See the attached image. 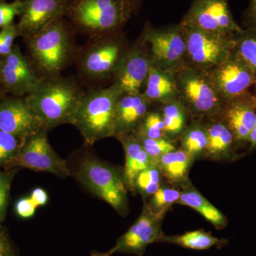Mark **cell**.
<instances>
[{
  "instance_id": "6da1fadb",
  "label": "cell",
  "mask_w": 256,
  "mask_h": 256,
  "mask_svg": "<svg viewBox=\"0 0 256 256\" xmlns=\"http://www.w3.org/2000/svg\"><path fill=\"white\" fill-rule=\"evenodd\" d=\"M74 31L70 23L62 18L24 38L28 58L40 78L62 76L69 64L76 58L78 50L76 46Z\"/></svg>"
},
{
  "instance_id": "7a4b0ae2",
  "label": "cell",
  "mask_w": 256,
  "mask_h": 256,
  "mask_svg": "<svg viewBox=\"0 0 256 256\" xmlns=\"http://www.w3.org/2000/svg\"><path fill=\"white\" fill-rule=\"evenodd\" d=\"M84 94L76 80L60 76L42 78L36 88L25 97L48 130L60 124H74Z\"/></svg>"
},
{
  "instance_id": "3957f363",
  "label": "cell",
  "mask_w": 256,
  "mask_h": 256,
  "mask_svg": "<svg viewBox=\"0 0 256 256\" xmlns=\"http://www.w3.org/2000/svg\"><path fill=\"white\" fill-rule=\"evenodd\" d=\"M132 14L126 0H69L66 16L76 31L92 37L120 32Z\"/></svg>"
},
{
  "instance_id": "277c9868",
  "label": "cell",
  "mask_w": 256,
  "mask_h": 256,
  "mask_svg": "<svg viewBox=\"0 0 256 256\" xmlns=\"http://www.w3.org/2000/svg\"><path fill=\"white\" fill-rule=\"evenodd\" d=\"M121 92L114 86L84 92L73 126L88 146L114 137L118 101Z\"/></svg>"
},
{
  "instance_id": "5b68a950",
  "label": "cell",
  "mask_w": 256,
  "mask_h": 256,
  "mask_svg": "<svg viewBox=\"0 0 256 256\" xmlns=\"http://www.w3.org/2000/svg\"><path fill=\"white\" fill-rule=\"evenodd\" d=\"M173 73L178 99L184 106L188 116L200 120L220 118L226 104L208 74L186 64Z\"/></svg>"
},
{
  "instance_id": "8992f818",
  "label": "cell",
  "mask_w": 256,
  "mask_h": 256,
  "mask_svg": "<svg viewBox=\"0 0 256 256\" xmlns=\"http://www.w3.org/2000/svg\"><path fill=\"white\" fill-rule=\"evenodd\" d=\"M90 38L77 54L78 73L92 82L114 78L129 46L124 35L120 32Z\"/></svg>"
},
{
  "instance_id": "52a82bcc",
  "label": "cell",
  "mask_w": 256,
  "mask_h": 256,
  "mask_svg": "<svg viewBox=\"0 0 256 256\" xmlns=\"http://www.w3.org/2000/svg\"><path fill=\"white\" fill-rule=\"evenodd\" d=\"M76 176L86 188L110 205L119 214H128V190L122 168L89 156L80 162Z\"/></svg>"
},
{
  "instance_id": "ba28073f",
  "label": "cell",
  "mask_w": 256,
  "mask_h": 256,
  "mask_svg": "<svg viewBox=\"0 0 256 256\" xmlns=\"http://www.w3.org/2000/svg\"><path fill=\"white\" fill-rule=\"evenodd\" d=\"M186 42L185 64L208 74L232 54L235 35L204 31L180 23Z\"/></svg>"
},
{
  "instance_id": "9c48e42d",
  "label": "cell",
  "mask_w": 256,
  "mask_h": 256,
  "mask_svg": "<svg viewBox=\"0 0 256 256\" xmlns=\"http://www.w3.org/2000/svg\"><path fill=\"white\" fill-rule=\"evenodd\" d=\"M140 38L148 46L153 66L173 72L185 64L186 42L180 24L153 28L146 22Z\"/></svg>"
},
{
  "instance_id": "30bf717a",
  "label": "cell",
  "mask_w": 256,
  "mask_h": 256,
  "mask_svg": "<svg viewBox=\"0 0 256 256\" xmlns=\"http://www.w3.org/2000/svg\"><path fill=\"white\" fill-rule=\"evenodd\" d=\"M180 23L224 34L235 35L244 30L234 20L228 0H192Z\"/></svg>"
},
{
  "instance_id": "8fae6325",
  "label": "cell",
  "mask_w": 256,
  "mask_h": 256,
  "mask_svg": "<svg viewBox=\"0 0 256 256\" xmlns=\"http://www.w3.org/2000/svg\"><path fill=\"white\" fill-rule=\"evenodd\" d=\"M47 132L48 130L44 128L24 139L14 162L18 166L52 173L60 178L72 176L66 162L50 146Z\"/></svg>"
},
{
  "instance_id": "7c38bea8",
  "label": "cell",
  "mask_w": 256,
  "mask_h": 256,
  "mask_svg": "<svg viewBox=\"0 0 256 256\" xmlns=\"http://www.w3.org/2000/svg\"><path fill=\"white\" fill-rule=\"evenodd\" d=\"M208 74L226 104L250 92L256 82V74L234 52Z\"/></svg>"
},
{
  "instance_id": "4fadbf2b",
  "label": "cell",
  "mask_w": 256,
  "mask_h": 256,
  "mask_svg": "<svg viewBox=\"0 0 256 256\" xmlns=\"http://www.w3.org/2000/svg\"><path fill=\"white\" fill-rule=\"evenodd\" d=\"M32 64L14 44L9 54L0 56V82L10 95L24 97L42 82Z\"/></svg>"
},
{
  "instance_id": "5bb4252c",
  "label": "cell",
  "mask_w": 256,
  "mask_h": 256,
  "mask_svg": "<svg viewBox=\"0 0 256 256\" xmlns=\"http://www.w3.org/2000/svg\"><path fill=\"white\" fill-rule=\"evenodd\" d=\"M165 213L154 214L144 202L142 213L127 232L116 242V252L142 256L146 247L160 242L163 236L162 224Z\"/></svg>"
},
{
  "instance_id": "9a60e30c",
  "label": "cell",
  "mask_w": 256,
  "mask_h": 256,
  "mask_svg": "<svg viewBox=\"0 0 256 256\" xmlns=\"http://www.w3.org/2000/svg\"><path fill=\"white\" fill-rule=\"evenodd\" d=\"M151 66L149 50L140 37L136 43L128 46L114 74L112 85L121 94L142 92Z\"/></svg>"
},
{
  "instance_id": "2e32d148",
  "label": "cell",
  "mask_w": 256,
  "mask_h": 256,
  "mask_svg": "<svg viewBox=\"0 0 256 256\" xmlns=\"http://www.w3.org/2000/svg\"><path fill=\"white\" fill-rule=\"evenodd\" d=\"M45 128L26 97L6 96L0 100V130L24 140Z\"/></svg>"
},
{
  "instance_id": "e0dca14e",
  "label": "cell",
  "mask_w": 256,
  "mask_h": 256,
  "mask_svg": "<svg viewBox=\"0 0 256 256\" xmlns=\"http://www.w3.org/2000/svg\"><path fill=\"white\" fill-rule=\"evenodd\" d=\"M24 6L18 26L24 38L35 34L54 22L64 18L67 0H24Z\"/></svg>"
},
{
  "instance_id": "ac0fdd59",
  "label": "cell",
  "mask_w": 256,
  "mask_h": 256,
  "mask_svg": "<svg viewBox=\"0 0 256 256\" xmlns=\"http://www.w3.org/2000/svg\"><path fill=\"white\" fill-rule=\"evenodd\" d=\"M233 132L238 144L248 142L256 124V100L250 92L227 102L220 118Z\"/></svg>"
},
{
  "instance_id": "d6986e66",
  "label": "cell",
  "mask_w": 256,
  "mask_h": 256,
  "mask_svg": "<svg viewBox=\"0 0 256 256\" xmlns=\"http://www.w3.org/2000/svg\"><path fill=\"white\" fill-rule=\"evenodd\" d=\"M152 104L142 92L121 94L117 104L114 137L134 132L151 110Z\"/></svg>"
},
{
  "instance_id": "ffe728a7",
  "label": "cell",
  "mask_w": 256,
  "mask_h": 256,
  "mask_svg": "<svg viewBox=\"0 0 256 256\" xmlns=\"http://www.w3.org/2000/svg\"><path fill=\"white\" fill-rule=\"evenodd\" d=\"M116 138L124 146L126 156L124 168V183L128 190L134 193V180L141 172L151 164L150 158L139 140L132 134H122Z\"/></svg>"
},
{
  "instance_id": "44dd1931",
  "label": "cell",
  "mask_w": 256,
  "mask_h": 256,
  "mask_svg": "<svg viewBox=\"0 0 256 256\" xmlns=\"http://www.w3.org/2000/svg\"><path fill=\"white\" fill-rule=\"evenodd\" d=\"M181 188L180 198L176 204L193 208L217 230H222L227 226L228 220L226 216L204 196L190 180Z\"/></svg>"
},
{
  "instance_id": "7402d4cb",
  "label": "cell",
  "mask_w": 256,
  "mask_h": 256,
  "mask_svg": "<svg viewBox=\"0 0 256 256\" xmlns=\"http://www.w3.org/2000/svg\"><path fill=\"white\" fill-rule=\"evenodd\" d=\"M205 128L208 142L204 156L214 160L228 159L238 144L230 128L220 118L212 119Z\"/></svg>"
},
{
  "instance_id": "603a6c76",
  "label": "cell",
  "mask_w": 256,
  "mask_h": 256,
  "mask_svg": "<svg viewBox=\"0 0 256 256\" xmlns=\"http://www.w3.org/2000/svg\"><path fill=\"white\" fill-rule=\"evenodd\" d=\"M195 160L186 152L176 149L162 156L156 164L162 175L168 182L176 188H181L188 182V173Z\"/></svg>"
},
{
  "instance_id": "cb8c5ba5",
  "label": "cell",
  "mask_w": 256,
  "mask_h": 256,
  "mask_svg": "<svg viewBox=\"0 0 256 256\" xmlns=\"http://www.w3.org/2000/svg\"><path fill=\"white\" fill-rule=\"evenodd\" d=\"M142 94L152 104L178 98L174 73L152 66Z\"/></svg>"
},
{
  "instance_id": "d4e9b609",
  "label": "cell",
  "mask_w": 256,
  "mask_h": 256,
  "mask_svg": "<svg viewBox=\"0 0 256 256\" xmlns=\"http://www.w3.org/2000/svg\"><path fill=\"white\" fill-rule=\"evenodd\" d=\"M160 242L174 244L192 250H205L214 246L220 248L226 245L228 242L227 239H220L214 236L210 232H205L204 229H198L181 235H164Z\"/></svg>"
},
{
  "instance_id": "484cf974",
  "label": "cell",
  "mask_w": 256,
  "mask_h": 256,
  "mask_svg": "<svg viewBox=\"0 0 256 256\" xmlns=\"http://www.w3.org/2000/svg\"><path fill=\"white\" fill-rule=\"evenodd\" d=\"M164 124L166 137L175 140L182 134L188 122V114L183 104L178 98L161 104L160 111Z\"/></svg>"
},
{
  "instance_id": "4316f807",
  "label": "cell",
  "mask_w": 256,
  "mask_h": 256,
  "mask_svg": "<svg viewBox=\"0 0 256 256\" xmlns=\"http://www.w3.org/2000/svg\"><path fill=\"white\" fill-rule=\"evenodd\" d=\"M180 140L182 149L195 160L204 156L208 142L205 124L194 122L188 126L180 136Z\"/></svg>"
},
{
  "instance_id": "83f0119b",
  "label": "cell",
  "mask_w": 256,
  "mask_h": 256,
  "mask_svg": "<svg viewBox=\"0 0 256 256\" xmlns=\"http://www.w3.org/2000/svg\"><path fill=\"white\" fill-rule=\"evenodd\" d=\"M234 52L256 76V30H246L235 35Z\"/></svg>"
},
{
  "instance_id": "f1b7e54d",
  "label": "cell",
  "mask_w": 256,
  "mask_h": 256,
  "mask_svg": "<svg viewBox=\"0 0 256 256\" xmlns=\"http://www.w3.org/2000/svg\"><path fill=\"white\" fill-rule=\"evenodd\" d=\"M162 175L156 163H151L146 170L141 172L134 180V193L142 196L144 201L150 198L162 185Z\"/></svg>"
},
{
  "instance_id": "f546056e",
  "label": "cell",
  "mask_w": 256,
  "mask_h": 256,
  "mask_svg": "<svg viewBox=\"0 0 256 256\" xmlns=\"http://www.w3.org/2000/svg\"><path fill=\"white\" fill-rule=\"evenodd\" d=\"M180 193L181 191L178 188L170 184H162L160 188L154 192V194L150 197L149 201L146 202L153 213L166 214L172 204L178 202L180 198Z\"/></svg>"
},
{
  "instance_id": "4dcf8cb0",
  "label": "cell",
  "mask_w": 256,
  "mask_h": 256,
  "mask_svg": "<svg viewBox=\"0 0 256 256\" xmlns=\"http://www.w3.org/2000/svg\"><path fill=\"white\" fill-rule=\"evenodd\" d=\"M132 134L137 137L150 139L166 138L164 122L160 111H150Z\"/></svg>"
},
{
  "instance_id": "1f68e13d",
  "label": "cell",
  "mask_w": 256,
  "mask_h": 256,
  "mask_svg": "<svg viewBox=\"0 0 256 256\" xmlns=\"http://www.w3.org/2000/svg\"><path fill=\"white\" fill-rule=\"evenodd\" d=\"M136 137L142 144L144 150L150 158L152 163L158 162V160L162 156L169 152L178 149L174 140H172L168 138L150 139V138L137 137V136Z\"/></svg>"
},
{
  "instance_id": "d6a6232c",
  "label": "cell",
  "mask_w": 256,
  "mask_h": 256,
  "mask_svg": "<svg viewBox=\"0 0 256 256\" xmlns=\"http://www.w3.org/2000/svg\"><path fill=\"white\" fill-rule=\"evenodd\" d=\"M22 142V140L0 130V165L14 162Z\"/></svg>"
},
{
  "instance_id": "836d02e7",
  "label": "cell",
  "mask_w": 256,
  "mask_h": 256,
  "mask_svg": "<svg viewBox=\"0 0 256 256\" xmlns=\"http://www.w3.org/2000/svg\"><path fill=\"white\" fill-rule=\"evenodd\" d=\"M24 6V0H14L12 2L0 1V28L12 24L15 16L21 15Z\"/></svg>"
},
{
  "instance_id": "e575fe53",
  "label": "cell",
  "mask_w": 256,
  "mask_h": 256,
  "mask_svg": "<svg viewBox=\"0 0 256 256\" xmlns=\"http://www.w3.org/2000/svg\"><path fill=\"white\" fill-rule=\"evenodd\" d=\"M11 186V176L0 172V222L4 220Z\"/></svg>"
},
{
  "instance_id": "d590c367",
  "label": "cell",
  "mask_w": 256,
  "mask_h": 256,
  "mask_svg": "<svg viewBox=\"0 0 256 256\" xmlns=\"http://www.w3.org/2000/svg\"><path fill=\"white\" fill-rule=\"evenodd\" d=\"M37 207L30 197L20 198L16 204V212L23 218H31L34 215Z\"/></svg>"
},
{
  "instance_id": "8d00e7d4",
  "label": "cell",
  "mask_w": 256,
  "mask_h": 256,
  "mask_svg": "<svg viewBox=\"0 0 256 256\" xmlns=\"http://www.w3.org/2000/svg\"><path fill=\"white\" fill-rule=\"evenodd\" d=\"M242 24L246 30H256V0H249L248 6L242 15Z\"/></svg>"
},
{
  "instance_id": "74e56055",
  "label": "cell",
  "mask_w": 256,
  "mask_h": 256,
  "mask_svg": "<svg viewBox=\"0 0 256 256\" xmlns=\"http://www.w3.org/2000/svg\"><path fill=\"white\" fill-rule=\"evenodd\" d=\"M18 35V26L15 24L12 23L8 26L1 28L0 31V42L4 46L12 48L14 46V40Z\"/></svg>"
},
{
  "instance_id": "f35d334b",
  "label": "cell",
  "mask_w": 256,
  "mask_h": 256,
  "mask_svg": "<svg viewBox=\"0 0 256 256\" xmlns=\"http://www.w3.org/2000/svg\"><path fill=\"white\" fill-rule=\"evenodd\" d=\"M0 256H18L11 240L0 226Z\"/></svg>"
},
{
  "instance_id": "ab89813d",
  "label": "cell",
  "mask_w": 256,
  "mask_h": 256,
  "mask_svg": "<svg viewBox=\"0 0 256 256\" xmlns=\"http://www.w3.org/2000/svg\"><path fill=\"white\" fill-rule=\"evenodd\" d=\"M30 198L36 207L44 206L48 200L46 192L42 188H36L32 191Z\"/></svg>"
},
{
  "instance_id": "60d3db41",
  "label": "cell",
  "mask_w": 256,
  "mask_h": 256,
  "mask_svg": "<svg viewBox=\"0 0 256 256\" xmlns=\"http://www.w3.org/2000/svg\"><path fill=\"white\" fill-rule=\"evenodd\" d=\"M248 143L250 144V150L256 149V124L249 136Z\"/></svg>"
},
{
  "instance_id": "b9f144b4",
  "label": "cell",
  "mask_w": 256,
  "mask_h": 256,
  "mask_svg": "<svg viewBox=\"0 0 256 256\" xmlns=\"http://www.w3.org/2000/svg\"><path fill=\"white\" fill-rule=\"evenodd\" d=\"M131 8H132L134 14H138L140 9L141 4H142V0H126Z\"/></svg>"
},
{
  "instance_id": "7bdbcfd3",
  "label": "cell",
  "mask_w": 256,
  "mask_h": 256,
  "mask_svg": "<svg viewBox=\"0 0 256 256\" xmlns=\"http://www.w3.org/2000/svg\"><path fill=\"white\" fill-rule=\"evenodd\" d=\"M116 248L114 247L112 248H111L110 250L107 252H95V250H92V254H90V256H111L112 254H116Z\"/></svg>"
},
{
  "instance_id": "ee69618b",
  "label": "cell",
  "mask_w": 256,
  "mask_h": 256,
  "mask_svg": "<svg viewBox=\"0 0 256 256\" xmlns=\"http://www.w3.org/2000/svg\"><path fill=\"white\" fill-rule=\"evenodd\" d=\"M12 50V48H9V47H6L0 42V56L8 54H9L10 52H11Z\"/></svg>"
},
{
  "instance_id": "f6af8a7d",
  "label": "cell",
  "mask_w": 256,
  "mask_h": 256,
  "mask_svg": "<svg viewBox=\"0 0 256 256\" xmlns=\"http://www.w3.org/2000/svg\"><path fill=\"white\" fill-rule=\"evenodd\" d=\"M6 96V92H5L4 88L2 86L1 82H0V100Z\"/></svg>"
},
{
  "instance_id": "bcb514c9",
  "label": "cell",
  "mask_w": 256,
  "mask_h": 256,
  "mask_svg": "<svg viewBox=\"0 0 256 256\" xmlns=\"http://www.w3.org/2000/svg\"><path fill=\"white\" fill-rule=\"evenodd\" d=\"M254 86H255V92H254V94H254V97H255L256 100V82H255V85H254Z\"/></svg>"
},
{
  "instance_id": "7dc6e473",
  "label": "cell",
  "mask_w": 256,
  "mask_h": 256,
  "mask_svg": "<svg viewBox=\"0 0 256 256\" xmlns=\"http://www.w3.org/2000/svg\"><path fill=\"white\" fill-rule=\"evenodd\" d=\"M67 1H68H68H69V0H67Z\"/></svg>"
}]
</instances>
